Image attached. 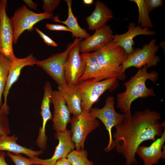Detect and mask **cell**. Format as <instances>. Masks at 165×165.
I'll return each mask as SVG.
<instances>
[{
	"mask_svg": "<svg viewBox=\"0 0 165 165\" xmlns=\"http://www.w3.org/2000/svg\"><path fill=\"white\" fill-rule=\"evenodd\" d=\"M161 118L159 113L146 108L126 116L115 127L113 148L124 157L126 165L138 164L136 152L141 143L147 140L153 141L162 136L165 124L160 121Z\"/></svg>",
	"mask_w": 165,
	"mask_h": 165,
	"instance_id": "cell-1",
	"label": "cell"
},
{
	"mask_svg": "<svg viewBox=\"0 0 165 165\" xmlns=\"http://www.w3.org/2000/svg\"><path fill=\"white\" fill-rule=\"evenodd\" d=\"M146 65L139 68L135 75L124 83L125 91L117 95V108L126 116L131 114V104L135 100L156 96L153 89L148 88L145 82L149 79L155 83L159 78V75L154 71L148 73Z\"/></svg>",
	"mask_w": 165,
	"mask_h": 165,
	"instance_id": "cell-2",
	"label": "cell"
},
{
	"mask_svg": "<svg viewBox=\"0 0 165 165\" xmlns=\"http://www.w3.org/2000/svg\"><path fill=\"white\" fill-rule=\"evenodd\" d=\"M95 52L99 64L109 78L125 79L121 65L128 55L121 47L112 41Z\"/></svg>",
	"mask_w": 165,
	"mask_h": 165,
	"instance_id": "cell-3",
	"label": "cell"
},
{
	"mask_svg": "<svg viewBox=\"0 0 165 165\" xmlns=\"http://www.w3.org/2000/svg\"><path fill=\"white\" fill-rule=\"evenodd\" d=\"M76 86L82 96V112H89L101 95L107 90L111 91L115 90L119 83L115 78L100 81L92 79L79 81Z\"/></svg>",
	"mask_w": 165,
	"mask_h": 165,
	"instance_id": "cell-4",
	"label": "cell"
},
{
	"mask_svg": "<svg viewBox=\"0 0 165 165\" xmlns=\"http://www.w3.org/2000/svg\"><path fill=\"white\" fill-rule=\"evenodd\" d=\"M82 40L75 38L72 42L68 44L63 52L53 54L42 60H38L35 64L43 69L57 82L58 87H66L67 85L64 78L65 64L71 49Z\"/></svg>",
	"mask_w": 165,
	"mask_h": 165,
	"instance_id": "cell-5",
	"label": "cell"
},
{
	"mask_svg": "<svg viewBox=\"0 0 165 165\" xmlns=\"http://www.w3.org/2000/svg\"><path fill=\"white\" fill-rule=\"evenodd\" d=\"M53 13L44 11L36 13L29 9L25 5L20 7L10 18L13 28V44L17 43L20 36L25 31H32L35 24L44 19H53Z\"/></svg>",
	"mask_w": 165,
	"mask_h": 165,
	"instance_id": "cell-6",
	"label": "cell"
},
{
	"mask_svg": "<svg viewBox=\"0 0 165 165\" xmlns=\"http://www.w3.org/2000/svg\"><path fill=\"white\" fill-rule=\"evenodd\" d=\"M156 42V39H153L142 49L138 48L134 50L122 63V73L125 74V70L132 67L139 69L145 65L147 68L157 65L160 58L156 54L159 46Z\"/></svg>",
	"mask_w": 165,
	"mask_h": 165,
	"instance_id": "cell-7",
	"label": "cell"
},
{
	"mask_svg": "<svg viewBox=\"0 0 165 165\" xmlns=\"http://www.w3.org/2000/svg\"><path fill=\"white\" fill-rule=\"evenodd\" d=\"M70 123L72 140L77 150L84 149L88 135L100 125L99 120L90 112H82L78 116H73Z\"/></svg>",
	"mask_w": 165,
	"mask_h": 165,
	"instance_id": "cell-8",
	"label": "cell"
},
{
	"mask_svg": "<svg viewBox=\"0 0 165 165\" xmlns=\"http://www.w3.org/2000/svg\"><path fill=\"white\" fill-rule=\"evenodd\" d=\"M115 101L113 96H108L106 99L105 105L102 108H92L90 111L97 119L103 123L108 132L109 141L107 146L105 148V152H108L113 148V139L112 130L122 123L126 116L123 113H118L116 111L114 105Z\"/></svg>",
	"mask_w": 165,
	"mask_h": 165,
	"instance_id": "cell-9",
	"label": "cell"
},
{
	"mask_svg": "<svg viewBox=\"0 0 165 165\" xmlns=\"http://www.w3.org/2000/svg\"><path fill=\"white\" fill-rule=\"evenodd\" d=\"M7 3L0 0V53L13 62L17 57L13 51V28L7 13Z\"/></svg>",
	"mask_w": 165,
	"mask_h": 165,
	"instance_id": "cell-10",
	"label": "cell"
},
{
	"mask_svg": "<svg viewBox=\"0 0 165 165\" xmlns=\"http://www.w3.org/2000/svg\"><path fill=\"white\" fill-rule=\"evenodd\" d=\"M54 136L59 141L53 155L50 158L46 159H40L38 157L29 158L32 165H54L58 160L67 158L68 154L75 148V145L72 139L70 130H67L64 132H56Z\"/></svg>",
	"mask_w": 165,
	"mask_h": 165,
	"instance_id": "cell-11",
	"label": "cell"
},
{
	"mask_svg": "<svg viewBox=\"0 0 165 165\" xmlns=\"http://www.w3.org/2000/svg\"><path fill=\"white\" fill-rule=\"evenodd\" d=\"M79 44L71 49L65 64L64 78L67 85L76 86L85 69L86 62L80 54Z\"/></svg>",
	"mask_w": 165,
	"mask_h": 165,
	"instance_id": "cell-12",
	"label": "cell"
},
{
	"mask_svg": "<svg viewBox=\"0 0 165 165\" xmlns=\"http://www.w3.org/2000/svg\"><path fill=\"white\" fill-rule=\"evenodd\" d=\"M51 102L53 106V126L56 132L66 130L67 124L70 122V112L61 92L53 91L50 96Z\"/></svg>",
	"mask_w": 165,
	"mask_h": 165,
	"instance_id": "cell-13",
	"label": "cell"
},
{
	"mask_svg": "<svg viewBox=\"0 0 165 165\" xmlns=\"http://www.w3.org/2000/svg\"><path fill=\"white\" fill-rule=\"evenodd\" d=\"M113 31L110 26L105 25L95 31L92 35L81 41L79 44L82 53L96 51L112 40Z\"/></svg>",
	"mask_w": 165,
	"mask_h": 165,
	"instance_id": "cell-14",
	"label": "cell"
},
{
	"mask_svg": "<svg viewBox=\"0 0 165 165\" xmlns=\"http://www.w3.org/2000/svg\"><path fill=\"white\" fill-rule=\"evenodd\" d=\"M165 142V129L161 136L157 138L149 146L140 145L137 154L142 160L144 165L157 164L160 159L165 158V148L162 150Z\"/></svg>",
	"mask_w": 165,
	"mask_h": 165,
	"instance_id": "cell-15",
	"label": "cell"
},
{
	"mask_svg": "<svg viewBox=\"0 0 165 165\" xmlns=\"http://www.w3.org/2000/svg\"><path fill=\"white\" fill-rule=\"evenodd\" d=\"M37 61L34 57L33 54L31 53L24 58L17 57L14 61L11 62L3 94L4 102L1 108L6 111H9V107L7 103V97L11 87L17 80L22 69L27 66H33L35 64Z\"/></svg>",
	"mask_w": 165,
	"mask_h": 165,
	"instance_id": "cell-16",
	"label": "cell"
},
{
	"mask_svg": "<svg viewBox=\"0 0 165 165\" xmlns=\"http://www.w3.org/2000/svg\"><path fill=\"white\" fill-rule=\"evenodd\" d=\"M128 28V30L126 32L112 36V41L121 47L127 55L132 53L134 50L133 47L134 44L133 38L135 36L140 35L151 36L156 33L155 31H150L148 28H142L139 25L137 26L132 22L129 23Z\"/></svg>",
	"mask_w": 165,
	"mask_h": 165,
	"instance_id": "cell-17",
	"label": "cell"
},
{
	"mask_svg": "<svg viewBox=\"0 0 165 165\" xmlns=\"http://www.w3.org/2000/svg\"><path fill=\"white\" fill-rule=\"evenodd\" d=\"M44 93L41 107V114L42 118V126L39 127L38 135L36 140L37 146L42 151L46 148L47 137L46 134V127L47 121L52 119L50 110V96L53 91L49 81L46 82L44 87Z\"/></svg>",
	"mask_w": 165,
	"mask_h": 165,
	"instance_id": "cell-18",
	"label": "cell"
},
{
	"mask_svg": "<svg viewBox=\"0 0 165 165\" xmlns=\"http://www.w3.org/2000/svg\"><path fill=\"white\" fill-rule=\"evenodd\" d=\"M95 6L91 14L86 17L88 28L92 31H95L105 25L113 17L111 10L104 3L97 1Z\"/></svg>",
	"mask_w": 165,
	"mask_h": 165,
	"instance_id": "cell-19",
	"label": "cell"
},
{
	"mask_svg": "<svg viewBox=\"0 0 165 165\" xmlns=\"http://www.w3.org/2000/svg\"><path fill=\"white\" fill-rule=\"evenodd\" d=\"M80 55L85 61L86 67L79 81L95 79L100 81L110 79L99 64L95 52L82 53Z\"/></svg>",
	"mask_w": 165,
	"mask_h": 165,
	"instance_id": "cell-20",
	"label": "cell"
},
{
	"mask_svg": "<svg viewBox=\"0 0 165 165\" xmlns=\"http://www.w3.org/2000/svg\"><path fill=\"white\" fill-rule=\"evenodd\" d=\"M70 113L74 116H78L82 113V96L76 86L67 85L64 87H58Z\"/></svg>",
	"mask_w": 165,
	"mask_h": 165,
	"instance_id": "cell-21",
	"label": "cell"
},
{
	"mask_svg": "<svg viewBox=\"0 0 165 165\" xmlns=\"http://www.w3.org/2000/svg\"><path fill=\"white\" fill-rule=\"evenodd\" d=\"M18 138L15 134L12 136L8 135H0V151H7L13 154H23L27 156L29 158L38 157L43 152V151H35L28 148L17 144Z\"/></svg>",
	"mask_w": 165,
	"mask_h": 165,
	"instance_id": "cell-22",
	"label": "cell"
},
{
	"mask_svg": "<svg viewBox=\"0 0 165 165\" xmlns=\"http://www.w3.org/2000/svg\"><path fill=\"white\" fill-rule=\"evenodd\" d=\"M66 2L68 7V17L64 21L59 20L57 15L53 18V20L55 22L61 23L65 25L71 31L72 37L75 38L85 39L89 37L90 35L84 28H82L79 25L77 18L75 17L73 13L71 0H64Z\"/></svg>",
	"mask_w": 165,
	"mask_h": 165,
	"instance_id": "cell-23",
	"label": "cell"
},
{
	"mask_svg": "<svg viewBox=\"0 0 165 165\" xmlns=\"http://www.w3.org/2000/svg\"><path fill=\"white\" fill-rule=\"evenodd\" d=\"M11 62L0 53V108L2 105V95L5 87Z\"/></svg>",
	"mask_w": 165,
	"mask_h": 165,
	"instance_id": "cell-24",
	"label": "cell"
},
{
	"mask_svg": "<svg viewBox=\"0 0 165 165\" xmlns=\"http://www.w3.org/2000/svg\"><path fill=\"white\" fill-rule=\"evenodd\" d=\"M137 4L138 9V22L142 28H151L153 27L149 16V12L146 7L144 0H131Z\"/></svg>",
	"mask_w": 165,
	"mask_h": 165,
	"instance_id": "cell-25",
	"label": "cell"
},
{
	"mask_svg": "<svg viewBox=\"0 0 165 165\" xmlns=\"http://www.w3.org/2000/svg\"><path fill=\"white\" fill-rule=\"evenodd\" d=\"M88 153L84 149H74L70 152L67 158L72 165H94L93 162L88 160Z\"/></svg>",
	"mask_w": 165,
	"mask_h": 165,
	"instance_id": "cell-26",
	"label": "cell"
},
{
	"mask_svg": "<svg viewBox=\"0 0 165 165\" xmlns=\"http://www.w3.org/2000/svg\"><path fill=\"white\" fill-rule=\"evenodd\" d=\"M7 115L4 110L0 108V135H9L11 133Z\"/></svg>",
	"mask_w": 165,
	"mask_h": 165,
	"instance_id": "cell-27",
	"label": "cell"
},
{
	"mask_svg": "<svg viewBox=\"0 0 165 165\" xmlns=\"http://www.w3.org/2000/svg\"><path fill=\"white\" fill-rule=\"evenodd\" d=\"M7 155L15 165H32L29 158L24 157L20 154H15L8 152Z\"/></svg>",
	"mask_w": 165,
	"mask_h": 165,
	"instance_id": "cell-28",
	"label": "cell"
},
{
	"mask_svg": "<svg viewBox=\"0 0 165 165\" xmlns=\"http://www.w3.org/2000/svg\"><path fill=\"white\" fill-rule=\"evenodd\" d=\"M42 9L44 12L52 13L61 3L60 0H43Z\"/></svg>",
	"mask_w": 165,
	"mask_h": 165,
	"instance_id": "cell-29",
	"label": "cell"
},
{
	"mask_svg": "<svg viewBox=\"0 0 165 165\" xmlns=\"http://www.w3.org/2000/svg\"><path fill=\"white\" fill-rule=\"evenodd\" d=\"M145 2L149 13L158 7L161 6L163 3L162 0H145Z\"/></svg>",
	"mask_w": 165,
	"mask_h": 165,
	"instance_id": "cell-30",
	"label": "cell"
},
{
	"mask_svg": "<svg viewBox=\"0 0 165 165\" xmlns=\"http://www.w3.org/2000/svg\"><path fill=\"white\" fill-rule=\"evenodd\" d=\"M35 29L40 37L42 38L45 42L47 45L53 47H57V46L58 45L50 37L45 34L38 28H35Z\"/></svg>",
	"mask_w": 165,
	"mask_h": 165,
	"instance_id": "cell-31",
	"label": "cell"
},
{
	"mask_svg": "<svg viewBox=\"0 0 165 165\" xmlns=\"http://www.w3.org/2000/svg\"><path fill=\"white\" fill-rule=\"evenodd\" d=\"M46 28L48 30L52 31H64L71 32L70 29L66 26L59 24H47Z\"/></svg>",
	"mask_w": 165,
	"mask_h": 165,
	"instance_id": "cell-32",
	"label": "cell"
},
{
	"mask_svg": "<svg viewBox=\"0 0 165 165\" xmlns=\"http://www.w3.org/2000/svg\"><path fill=\"white\" fill-rule=\"evenodd\" d=\"M54 165H72V164L67 158H64L58 160Z\"/></svg>",
	"mask_w": 165,
	"mask_h": 165,
	"instance_id": "cell-33",
	"label": "cell"
},
{
	"mask_svg": "<svg viewBox=\"0 0 165 165\" xmlns=\"http://www.w3.org/2000/svg\"><path fill=\"white\" fill-rule=\"evenodd\" d=\"M23 1L31 9L36 10L37 9L38 4L31 0H24Z\"/></svg>",
	"mask_w": 165,
	"mask_h": 165,
	"instance_id": "cell-34",
	"label": "cell"
},
{
	"mask_svg": "<svg viewBox=\"0 0 165 165\" xmlns=\"http://www.w3.org/2000/svg\"><path fill=\"white\" fill-rule=\"evenodd\" d=\"M6 156V154L4 152H0V165H9L5 160Z\"/></svg>",
	"mask_w": 165,
	"mask_h": 165,
	"instance_id": "cell-35",
	"label": "cell"
},
{
	"mask_svg": "<svg viewBox=\"0 0 165 165\" xmlns=\"http://www.w3.org/2000/svg\"><path fill=\"white\" fill-rule=\"evenodd\" d=\"M83 3L86 5H90L92 4L94 2L93 0H83Z\"/></svg>",
	"mask_w": 165,
	"mask_h": 165,
	"instance_id": "cell-36",
	"label": "cell"
},
{
	"mask_svg": "<svg viewBox=\"0 0 165 165\" xmlns=\"http://www.w3.org/2000/svg\"><path fill=\"white\" fill-rule=\"evenodd\" d=\"M35 165H40V164H35Z\"/></svg>",
	"mask_w": 165,
	"mask_h": 165,
	"instance_id": "cell-37",
	"label": "cell"
}]
</instances>
